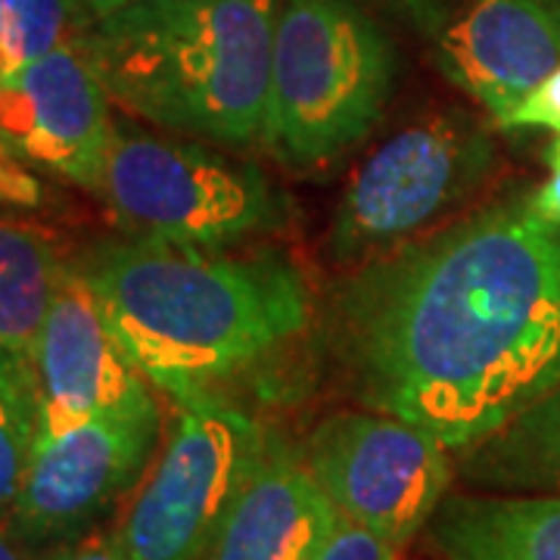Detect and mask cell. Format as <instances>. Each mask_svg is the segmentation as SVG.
<instances>
[{"instance_id": "obj_1", "label": "cell", "mask_w": 560, "mask_h": 560, "mask_svg": "<svg viewBox=\"0 0 560 560\" xmlns=\"http://www.w3.org/2000/svg\"><path fill=\"white\" fill-rule=\"evenodd\" d=\"M334 346L364 405L477 445L560 386V224L508 202L389 246L340 287Z\"/></svg>"}, {"instance_id": "obj_2", "label": "cell", "mask_w": 560, "mask_h": 560, "mask_svg": "<svg viewBox=\"0 0 560 560\" xmlns=\"http://www.w3.org/2000/svg\"><path fill=\"white\" fill-rule=\"evenodd\" d=\"M125 355L153 389L190 401L296 340L308 283L275 249L228 256L178 243H101L81 261Z\"/></svg>"}, {"instance_id": "obj_3", "label": "cell", "mask_w": 560, "mask_h": 560, "mask_svg": "<svg viewBox=\"0 0 560 560\" xmlns=\"http://www.w3.org/2000/svg\"><path fill=\"white\" fill-rule=\"evenodd\" d=\"M280 0H138L79 35L131 116L221 147L261 138Z\"/></svg>"}, {"instance_id": "obj_4", "label": "cell", "mask_w": 560, "mask_h": 560, "mask_svg": "<svg viewBox=\"0 0 560 560\" xmlns=\"http://www.w3.org/2000/svg\"><path fill=\"white\" fill-rule=\"evenodd\" d=\"M396 84V47L355 0H280L261 140L296 172L368 138Z\"/></svg>"}, {"instance_id": "obj_5", "label": "cell", "mask_w": 560, "mask_h": 560, "mask_svg": "<svg viewBox=\"0 0 560 560\" xmlns=\"http://www.w3.org/2000/svg\"><path fill=\"white\" fill-rule=\"evenodd\" d=\"M128 237L219 249L283 221V197L256 162L197 140L116 128L97 187Z\"/></svg>"}, {"instance_id": "obj_6", "label": "cell", "mask_w": 560, "mask_h": 560, "mask_svg": "<svg viewBox=\"0 0 560 560\" xmlns=\"http://www.w3.org/2000/svg\"><path fill=\"white\" fill-rule=\"evenodd\" d=\"M180 405L121 523L128 560L209 558L268 445L256 420L212 393Z\"/></svg>"}, {"instance_id": "obj_7", "label": "cell", "mask_w": 560, "mask_h": 560, "mask_svg": "<svg viewBox=\"0 0 560 560\" xmlns=\"http://www.w3.org/2000/svg\"><path fill=\"white\" fill-rule=\"evenodd\" d=\"M492 153L482 121L460 109L405 125L346 184L327 234L330 256L352 261L415 237L477 190Z\"/></svg>"}, {"instance_id": "obj_8", "label": "cell", "mask_w": 560, "mask_h": 560, "mask_svg": "<svg viewBox=\"0 0 560 560\" xmlns=\"http://www.w3.org/2000/svg\"><path fill=\"white\" fill-rule=\"evenodd\" d=\"M305 464L340 514L396 548L430 523L452 482L448 448L383 411H340L320 420Z\"/></svg>"}, {"instance_id": "obj_9", "label": "cell", "mask_w": 560, "mask_h": 560, "mask_svg": "<svg viewBox=\"0 0 560 560\" xmlns=\"http://www.w3.org/2000/svg\"><path fill=\"white\" fill-rule=\"evenodd\" d=\"M160 423V405L147 389L60 436H38L7 533L20 545L79 539L138 486Z\"/></svg>"}, {"instance_id": "obj_10", "label": "cell", "mask_w": 560, "mask_h": 560, "mask_svg": "<svg viewBox=\"0 0 560 560\" xmlns=\"http://www.w3.org/2000/svg\"><path fill=\"white\" fill-rule=\"evenodd\" d=\"M109 91L79 35L0 79V147L16 160L97 190L116 138Z\"/></svg>"}, {"instance_id": "obj_11", "label": "cell", "mask_w": 560, "mask_h": 560, "mask_svg": "<svg viewBox=\"0 0 560 560\" xmlns=\"http://www.w3.org/2000/svg\"><path fill=\"white\" fill-rule=\"evenodd\" d=\"M28 361L38 386V436H60L150 389L81 265H69Z\"/></svg>"}, {"instance_id": "obj_12", "label": "cell", "mask_w": 560, "mask_h": 560, "mask_svg": "<svg viewBox=\"0 0 560 560\" xmlns=\"http://www.w3.org/2000/svg\"><path fill=\"white\" fill-rule=\"evenodd\" d=\"M433 60L499 125L560 69V0H467L433 38Z\"/></svg>"}, {"instance_id": "obj_13", "label": "cell", "mask_w": 560, "mask_h": 560, "mask_svg": "<svg viewBox=\"0 0 560 560\" xmlns=\"http://www.w3.org/2000/svg\"><path fill=\"white\" fill-rule=\"evenodd\" d=\"M337 514L308 464L265 445L209 560H312Z\"/></svg>"}, {"instance_id": "obj_14", "label": "cell", "mask_w": 560, "mask_h": 560, "mask_svg": "<svg viewBox=\"0 0 560 560\" xmlns=\"http://www.w3.org/2000/svg\"><path fill=\"white\" fill-rule=\"evenodd\" d=\"M427 529L442 560H560V495H452Z\"/></svg>"}, {"instance_id": "obj_15", "label": "cell", "mask_w": 560, "mask_h": 560, "mask_svg": "<svg viewBox=\"0 0 560 560\" xmlns=\"http://www.w3.org/2000/svg\"><path fill=\"white\" fill-rule=\"evenodd\" d=\"M460 477L486 492L560 495V386L460 452Z\"/></svg>"}, {"instance_id": "obj_16", "label": "cell", "mask_w": 560, "mask_h": 560, "mask_svg": "<svg viewBox=\"0 0 560 560\" xmlns=\"http://www.w3.org/2000/svg\"><path fill=\"white\" fill-rule=\"evenodd\" d=\"M69 265L44 228L0 219V349L32 359Z\"/></svg>"}, {"instance_id": "obj_17", "label": "cell", "mask_w": 560, "mask_h": 560, "mask_svg": "<svg viewBox=\"0 0 560 560\" xmlns=\"http://www.w3.org/2000/svg\"><path fill=\"white\" fill-rule=\"evenodd\" d=\"M40 433L38 386L32 361L0 349V529L16 511Z\"/></svg>"}, {"instance_id": "obj_18", "label": "cell", "mask_w": 560, "mask_h": 560, "mask_svg": "<svg viewBox=\"0 0 560 560\" xmlns=\"http://www.w3.org/2000/svg\"><path fill=\"white\" fill-rule=\"evenodd\" d=\"M81 32L75 0H0V79Z\"/></svg>"}, {"instance_id": "obj_19", "label": "cell", "mask_w": 560, "mask_h": 560, "mask_svg": "<svg viewBox=\"0 0 560 560\" xmlns=\"http://www.w3.org/2000/svg\"><path fill=\"white\" fill-rule=\"evenodd\" d=\"M312 560H399V548L352 517L337 514L334 529L320 541L318 555Z\"/></svg>"}, {"instance_id": "obj_20", "label": "cell", "mask_w": 560, "mask_h": 560, "mask_svg": "<svg viewBox=\"0 0 560 560\" xmlns=\"http://www.w3.org/2000/svg\"><path fill=\"white\" fill-rule=\"evenodd\" d=\"M499 128H548L560 135V69H555L526 101L499 121Z\"/></svg>"}, {"instance_id": "obj_21", "label": "cell", "mask_w": 560, "mask_h": 560, "mask_svg": "<svg viewBox=\"0 0 560 560\" xmlns=\"http://www.w3.org/2000/svg\"><path fill=\"white\" fill-rule=\"evenodd\" d=\"M381 10L393 13L396 20L411 25L418 35L436 38L442 25L452 20V13L458 10V0H371Z\"/></svg>"}, {"instance_id": "obj_22", "label": "cell", "mask_w": 560, "mask_h": 560, "mask_svg": "<svg viewBox=\"0 0 560 560\" xmlns=\"http://www.w3.org/2000/svg\"><path fill=\"white\" fill-rule=\"evenodd\" d=\"M40 180L0 147V206H38Z\"/></svg>"}, {"instance_id": "obj_23", "label": "cell", "mask_w": 560, "mask_h": 560, "mask_svg": "<svg viewBox=\"0 0 560 560\" xmlns=\"http://www.w3.org/2000/svg\"><path fill=\"white\" fill-rule=\"evenodd\" d=\"M50 560H128L119 536H84V539L66 541Z\"/></svg>"}, {"instance_id": "obj_24", "label": "cell", "mask_w": 560, "mask_h": 560, "mask_svg": "<svg viewBox=\"0 0 560 560\" xmlns=\"http://www.w3.org/2000/svg\"><path fill=\"white\" fill-rule=\"evenodd\" d=\"M548 168H551V175H548V180L529 197V206L548 221L560 224V135L558 140L548 147Z\"/></svg>"}, {"instance_id": "obj_25", "label": "cell", "mask_w": 560, "mask_h": 560, "mask_svg": "<svg viewBox=\"0 0 560 560\" xmlns=\"http://www.w3.org/2000/svg\"><path fill=\"white\" fill-rule=\"evenodd\" d=\"M75 3H79L81 22H84V28H88V25L106 20V16L119 13V10L131 7V3H138V0H75Z\"/></svg>"}, {"instance_id": "obj_26", "label": "cell", "mask_w": 560, "mask_h": 560, "mask_svg": "<svg viewBox=\"0 0 560 560\" xmlns=\"http://www.w3.org/2000/svg\"><path fill=\"white\" fill-rule=\"evenodd\" d=\"M13 536L7 533V529H0V560H25V555H22L20 548L13 545Z\"/></svg>"}]
</instances>
